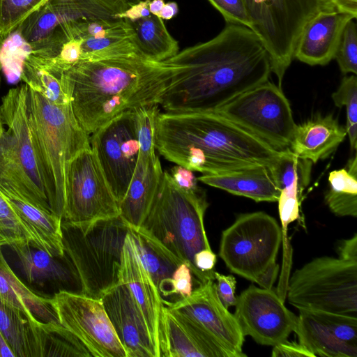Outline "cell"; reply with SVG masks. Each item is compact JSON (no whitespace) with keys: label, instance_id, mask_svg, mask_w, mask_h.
Wrapping results in <instances>:
<instances>
[{"label":"cell","instance_id":"obj_42","mask_svg":"<svg viewBox=\"0 0 357 357\" xmlns=\"http://www.w3.org/2000/svg\"><path fill=\"white\" fill-rule=\"evenodd\" d=\"M224 17L227 23L251 28L243 0H208Z\"/></svg>","mask_w":357,"mask_h":357},{"label":"cell","instance_id":"obj_38","mask_svg":"<svg viewBox=\"0 0 357 357\" xmlns=\"http://www.w3.org/2000/svg\"><path fill=\"white\" fill-rule=\"evenodd\" d=\"M335 106L346 107V130L349 139L351 149L357 146V78L356 75L345 76L342 79L338 89L332 94Z\"/></svg>","mask_w":357,"mask_h":357},{"label":"cell","instance_id":"obj_35","mask_svg":"<svg viewBox=\"0 0 357 357\" xmlns=\"http://www.w3.org/2000/svg\"><path fill=\"white\" fill-rule=\"evenodd\" d=\"M160 357H206L187 329L165 305L160 326Z\"/></svg>","mask_w":357,"mask_h":357},{"label":"cell","instance_id":"obj_29","mask_svg":"<svg viewBox=\"0 0 357 357\" xmlns=\"http://www.w3.org/2000/svg\"><path fill=\"white\" fill-rule=\"evenodd\" d=\"M64 71L51 59L31 53L24 60L20 80L55 105L70 103L63 78Z\"/></svg>","mask_w":357,"mask_h":357},{"label":"cell","instance_id":"obj_15","mask_svg":"<svg viewBox=\"0 0 357 357\" xmlns=\"http://www.w3.org/2000/svg\"><path fill=\"white\" fill-rule=\"evenodd\" d=\"M59 322L93 357H127L100 299L60 291L53 297Z\"/></svg>","mask_w":357,"mask_h":357},{"label":"cell","instance_id":"obj_52","mask_svg":"<svg viewBox=\"0 0 357 357\" xmlns=\"http://www.w3.org/2000/svg\"><path fill=\"white\" fill-rule=\"evenodd\" d=\"M178 12V6L176 2L169 1L165 3L158 17L162 20H171L174 17Z\"/></svg>","mask_w":357,"mask_h":357},{"label":"cell","instance_id":"obj_57","mask_svg":"<svg viewBox=\"0 0 357 357\" xmlns=\"http://www.w3.org/2000/svg\"><path fill=\"white\" fill-rule=\"evenodd\" d=\"M1 64H0V73H1Z\"/></svg>","mask_w":357,"mask_h":357},{"label":"cell","instance_id":"obj_46","mask_svg":"<svg viewBox=\"0 0 357 357\" xmlns=\"http://www.w3.org/2000/svg\"><path fill=\"white\" fill-rule=\"evenodd\" d=\"M169 174L175 183L183 189L195 191L200 188L193 172L185 167L176 165L170 169Z\"/></svg>","mask_w":357,"mask_h":357},{"label":"cell","instance_id":"obj_17","mask_svg":"<svg viewBox=\"0 0 357 357\" xmlns=\"http://www.w3.org/2000/svg\"><path fill=\"white\" fill-rule=\"evenodd\" d=\"M133 3L123 0H47L17 28L35 52L66 23L80 19L114 18Z\"/></svg>","mask_w":357,"mask_h":357},{"label":"cell","instance_id":"obj_50","mask_svg":"<svg viewBox=\"0 0 357 357\" xmlns=\"http://www.w3.org/2000/svg\"><path fill=\"white\" fill-rule=\"evenodd\" d=\"M280 266L276 262L272 264L265 272L258 278L257 282L260 287L267 289H273L274 282L278 275Z\"/></svg>","mask_w":357,"mask_h":357},{"label":"cell","instance_id":"obj_54","mask_svg":"<svg viewBox=\"0 0 357 357\" xmlns=\"http://www.w3.org/2000/svg\"><path fill=\"white\" fill-rule=\"evenodd\" d=\"M165 3L164 0H151L149 5L151 14L158 16Z\"/></svg>","mask_w":357,"mask_h":357},{"label":"cell","instance_id":"obj_21","mask_svg":"<svg viewBox=\"0 0 357 357\" xmlns=\"http://www.w3.org/2000/svg\"><path fill=\"white\" fill-rule=\"evenodd\" d=\"M119 282L130 289L146 324L156 357H160V326L165 305L158 289L143 267L130 231L122 251Z\"/></svg>","mask_w":357,"mask_h":357},{"label":"cell","instance_id":"obj_1","mask_svg":"<svg viewBox=\"0 0 357 357\" xmlns=\"http://www.w3.org/2000/svg\"><path fill=\"white\" fill-rule=\"evenodd\" d=\"M178 65L162 97L164 112H215L268 80L269 54L250 28L227 23L215 37L166 60Z\"/></svg>","mask_w":357,"mask_h":357},{"label":"cell","instance_id":"obj_55","mask_svg":"<svg viewBox=\"0 0 357 357\" xmlns=\"http://www.w3.org/2000/svg\"><path fill=\"white\" fill-rule=\"evenodd\" d=\"M4 130H5V129L3 127V122H2L1 116H0V139H1V137L3 135Z\"/></svg>","mask_w":357,"mask_h":357},{"label":"cell","instance_id":"obj_37","mask_svg":"<svg viewBox=\"0 0 357 357\" xmlns=\"http://www.w3.org/2000/svg\"><path fill=\"white\" fill-rule=\"evenodd\" d=\"M31 53V47L17 28L0 38V64L8 82L20 80L24 61Z\"/></svg>","mask_w":357,"mask_h":357},{"label":"cell","instance_id":"obj_26","mask_svg":"<svg viewBox=\"0 0 357 357\" xmlns=\"http://www.w3.org/2000/svg\"><path fill=\"white\" fill-rule=\"evenodd\" d=\"M197 180L257 202H277L280 192L267 165H256L219 174H203Z\"/></svg>","mask_w":357,"mask_h":357},{"label":"cell","instance_id":"obj_31","mask_svg":"<svg viewBox=\"0 0 357 357\" xmlns=\"http://www.w3.org/2000/svg\"><path fill=\"white\" fill-rule=\"evenodd\" d=\"M38 357H91L88 349L61 324L31 320Z\"/></svg>","mask_w":357,"mask_h":357},{"label":"cell","instance_id":"obj_45","mask_svg":"<svg viewBox=\"0 0 357 357\" xmlns=\"http://www.w3.org/2000/svg\"><path fill=\"white\" fill-rule=\"evenodd\" d=\"M273 357H315L306 347L296 342L287 340L273 346Z\"/></svg>","mask_w":357,"mask_h":357},{"label":"cell","instance_id":"obj_10","mask_svg":"<svg viewBox=\"0 0 357 357\" xmlns=\"http://www.w3.org/2000/svg\"><path fill=\"white\" fill-rule=\"evenodd\" d=\"M164 305L187 329L206 357H244V335L237 321L221 303L214 280L191 294Z\"/></svg>","mask_w":357,"mask_h":357},{"label":"cell","instance_id":"obj_34","mask_svg":"<svg viewBox=\"0 0 357 357\" xmlns=\"http://www.w3.org/2000/svg\"><path fill=\"white\" fill-rule=\"evenodd\" d=\"M31 320L0 299V331L15 357H38Z\"/></svg>","mask_w":357,"mask_h":357},{"label":"cell","instance_id":"obj_4","mask_svg":"<svg viewBox=\"0 0 357 357\" xmlns=\"http://www.w3.org/2000/svg\"><path fill=\"white\" fill-rule=\"evenodd\" d=\"M26 112L50 209L62 219L69 164L78 153L91 147L90 135L77 120L70 103L53 104L29 87Z\"/></svg>","mask_w":357,"mask_h":357},{"label":"cell","instance_id":"obj_32","mask_svg":"<svg viewBox=\"0 0 357 357\" xmlns=\"http://www.w3.org/2000/svg\"><path fill=\"white\" fill-rule=\"evenodd\" d=\"M312 162L295 155L289 149L281 153L269 166L274 181L282 197L301 200L310 180Z\"/></svg>","mask_w":357,"mask_h":357},{"label":"cell","instance_id":"obj_9","mask_svg":"<svg viewBox=\"0 0 357 357\" xmlns=\"http://www.w3.org/2000/svg\"><path fill=\"white\" fill-rule=\"evenodd\" d=\"M251 29L270 57L281 88L284 73L307 22L321 11L337 10L332 0H243Z\"/></svg>","mask_w":357,"mask_h":357},{"label":"cell","instance_id":"obj_24","mask_svg":"<svg viewBox=\"0 0 357 357\" xmlns=\"http://www.w3.org/2000/svg\"><path fill=\"white\" fill-rule=\"evenodd\" d=\"M0 191L38 246L52 256L63 255L61 219L33 205L1 181Z\"/></svg>","mask_w":357,"mask_h":357},{"label":"cell","instance_id":"obj_27","mask_svg":"<svg viewBox=\"0 0 357 357\" xmlns=\"http://www.w3.org/2000/svg\"><path fill=\"white\" fill-rule=\"evenodd\" d=\"M0 245V299L29 319L60 324L52 298L40 296L26 285L6 261Z\"/></svg>","mask_w":357,"mask_h":357},{"label":"cell","instance_id":"obj_14","mask_svg":"<svg viewBox=\"0 0 357 357\" xmlns=\"http://www.w3.org/2000/svg\"><path fill=\"white\" fill-rule=\"evenodd\" d=\"M89 139L119 204L127 192L139 155L136 109L116 116L92 133Z\"/></svg>","mask_w":357,"mask_h":357},{"label":"cell","instance_id":"obj_23","mask_svg":"<svg viewBox=\"0 0 357 357\" xmlns=\"http://www.w3.org/2000/svg\"><path fill=\"white\" fill-rule=\"evenodd\" d=\"M163 170L153 153L139 152L127 192L119 204V215L130 227L139 228L148 213L159 187Z\"/></svg>","mask_w":357,"mask_h":357},{"label":"cell","instance_id":"obj_11","mask_svg":"<svg viewBox=\"0 0 357 357\" xmlns=\"http://www.w3.org/2000/svg\"><path fill=\"white\" fill-rule=\"evenodd\" d=\"M281 243V227L273 217L243 213L222 231L219 256L232 273L256 282L276 262Z\"/></svg>","mask_w":357,"mask_h":357},{"label":"cell","instance_id":"obj_7","mask_svg":"<svg viewBox=\"0 0 357 357\" xmlns=\"http://www.w3.org/2000/svg\"><path fill=\"white\" fill-rule=\"evenodd\" d=\"M27 85L2 98L0 116L6 130L0 139V181L33 205L52 212L33 147L26 112Z\"/></svg>","mask_w":357,"mask_h":357},{"label":"cell","instance_id":"obj_44","mask_svg":"<svg viewBox=\"0 0 357 357\" xmlns=\"http://www.w3.org/2000/svg\"><path fill=\"white\" fill-rule=\"evenodd\" d=\"M216 291L221 303L226 308L235 305L236 296L235 295L236 281L231 275H225L218 272H214Z\"/></svg>","mask_w":357,"mask_h":357},{"label":"cell","instance_id":"obj_16","mask_svg":"<svg viewBox=\"0 0 357 357\" xmlns=\"http://www.w3.org/2000/svg\"><path fill=\"white\" fill-rule=\"evenodd\" d=\"M234 317L244 336L258 344L275 346L286 340L297 325L291 312L271 289L251 284L236 297Z\"/></svg>","mask_w":357,"mask_h":357},{"label":"cell","instance_id":"obj_47","mask_svg":"<svg viewBox=\"0 0 357 357\" xmlns=\"http://www.w3.org/2000/svg\"><path fill=\"white\" fill-rule=\"evenodd\" d=\"M151 0H142L129 6L126 10L115 15V19H126L135 22L151 15L149 5Z\"/></svg>","mask_w":357,"mask_h":357},{"label":"cell","instance_id":"obj_18","mask_svg":"<svg viewBox=\"0 0 357 357\" xmlns=\"http://www.w3.org/2000/svg\"><path fill=\"white\" fill-rule=\"evenodd\" d=\"M294 332L314 356L357 357V317L299 310Z\"/></svg>","mask_w":357,"mask_h":357},{"label":"cell","instance_id":"obj_49","mask_svg":"<svg viewBox=\"0 0 357 357\" xmlns=\"http://www.w3.org/2000/svg\"><path fill=\"white\" fill-rule=\"evenodd\" d=\"M337 252L340 258L357 262V234L342 241L337 246Z\"/></svg>","mask_w":357,"mask_h":357},{"label":"cell","instance_id":"obj_5","mask_svg":"<svg viewBox=\"0 0 357 357\" xmlns=\"http://www.w3.org/2000/svg\"><path fill=\"white\" fill-rule=\"evenodd\" d=\"M208 206L205 192L179 187L169 172H164L142 225L165 248L186 263L198 284L214 280V275L199 271L194 265L195 255L211 246L204 218Z\"/></svg>","mask_w":357,"mask_h":357},{"label":"cell","instance_id":"obj_48","mask_svg":"<svg viewBox=\"0 0 357 357\" xmlns=\"http://www.w3.org/2000/svg\"><path fill=\"white\" fill-rule=\"evenodd\" d=\"M217 257L210 250H202L197 252L193 258L194 265L199 271L214 275V267L216 264Z\"/></svg>","mask_w":357,"mask_h":357},{"label":"cell","instance_id":"obj_43","mask_svg":"<svg viewBox=\"0 0 357 357\" xmlns=\"http://www.w3.org/2000/svg\"><path fill=\"white\" fill-rule=\"evenodd\" d=\"M192 276L191 270L186 263L183 262L179 264L172 277L171 296L179 295L180 298L189 296L193 290Z\"/></svg>","mask_w":357,"mask_h":357},{"label":"cell","instance_id":"obj_41","mask_svg":"<svg viewBox=\"0 0 357 357\" xmlns=\"http://www.w3.org/2000/svg\"><path fill=\"white\" fill-rule=\"evenodd\" d=\"M334 59L343 74L357 73V29L354 19L349 20L342 33Z\"/></svg>","mask_w":357,"mask_h":357},{"label":"cell","instance_id":"obj_2","mask_svg":"<svg viewBox=\"0 0 357 357\" xmlns=\"http://www.w3.org/2000/svg\"><path fill=\"white\" fill-rule=\"evenodd\" d=\"M178 65L139 56L80 61L63 75L74 114L91 135L128 111L160 105Z\"/></svg>","mask_w":357,"mask_h":357},{"label":"cell","instance_id":"obj_28","mask_svg":"<svg viewBox=\"0 0 357 357\" xmlns=\"http://www.w3.org/2000/svg\"><path fill=\"white\" fill-rule=\"evenodd\" d=\"M130 234L139 259L162 298L170 296L173 273L183 261L143 228L130 227Z\"/></svg>","mask_w":357,"mask_h":357},{"label":"cell","instance_id":"obj_12","mask_svg":"<svg viewBox=\"0 0 357 357\" xmlns=\"http://www.w3.org/2000/svg\"><path fill=\"white\" fill-rule=\"evenodd\" d=\"M215 112L278 150L289 148L296 126L290 104L281 88L268 80Z\"/></svg>","mask_w":357,"mask_h":357},{"label":"cell","instance_id":"obj_33","mask_svg":"<svg viewBox=\"0 0 357 357\" xmlns=\"http://www.w3.org/2000/svg\"><path fill=\"white\" fill-rule=\"evenodd\" d=\"M329 188L324 200L331 212L340 216H357V158L347 168L333 170L328 176Z\"/></svg>","mask_w":357,"mask_h":357},{"label":"cell","instance_id":"obj_25","mask_svg":"<svg viewBox=\"0 0 357 357\" xmlns=\"http://www.w3.org/2000/svg\"><path fill=\"white\" fill-rule=\"evenodd\" d=\"M347 135L332 114H317L296 125L289 149L300 158L316 163L328 157Z\"/></svg>","mask_w":357,"mask_h":357},{"label":"cell","instance_id":"obj_13","mask_svg":"<svg viewBox=\"0 0 357 357\" xmlns=\"http://www.w3.org/2000/svg\"><path fill=\"white\" fill-rule=\"evenodd\" d=\"M119 215V203L91 147L78 153L67 173L61 221L79 224Z\"/></svg>","mask_w":357,"mask_h":357},{"label":"cell","instance_id":"obj_20","mask_svg":"<svg viewBox=\"0 0 357 357\" xmlns=\"http://www.w3.org/2000/svg\"><path fill=\"white\" fill-rule=\"evenodd\" d=\"M100 300L127 357H156L146 324L128 287L119 282Z\"/></svg>","mask_w":357,"mask_h":357},{"label":"cell","instance_id":"obj_56","mask_svg":"<svg viewBox=\"0 0 357 357\" xmlns=\"http://www.w3.org/2000/svg\"><path fill=\"white\" fill-rule=\"evenodd\" d=\"M123 1L136 3V2H138V1H142V0H123Z\"/></svg>","mask_w":357,"mask_h":357},{"label":"cell","instance_id":"obj_30","mask_svg":"<svg viewBox=\"0 0 357 357\" xmlns=\"http://www.w3.org/2000/svg\"><path fill=\"white\" fill-rule=\"evenodd\" d=\"M139 55L153 61H165L179 52L178 41L168 31L163 20L151 14L130 22Z\"/></svg>","mask_w":357,"mask_h":357},{"label":"cell","instance_id":"obj_19","mask_svg":"<svg viewBox=\"0 0 357 357\" xmlns=\"http://www.w3.org/2000/svg\"><path fill=\"white\" fill-rule=\"evenodd\" d=\"M10 248L17 256L28 287L37 294L47 298L60 291L82 294L78 275L65 253L52 256L32 243Z\"/></svg>","mask_w":357,"mask_h":357},{"label":"cell","instance_id":"obj_36","mask_svg":"<svg viewBox=\"0 0 357 357\" xmlns=\"http://www.w3.org/2000/svg\"><path fill=\"white\" fill-rule=\"evenodd\" d=\"M135 56L139 55L134 31L102 38H82L80 61H98Z\"/></svg>","mask_w":357,"mask_h":357},{"label":"cell","instance_id":"obj_8","mask_svg":"<svg viewBox=\"0 0 357 357\" xmlns=\"http://www.w3.org/2000/svg\"><path fill=\"white\" fill-rule=\"evenodd\" d=\"M286 297L298 310L357 317V262L317 257L289 277Z\"/></svg>","mask_w":357,"mask_h":357},{"label":"cell","instance_id":"obj_22","mask_svg":"<svg viewBox=\"0 0 357 357\" xmlns=\"http://www.w3.org/2000/svg\"><path fill=\"white\" fill-rule=\"evenodd\" d=\"M356 19L337 10L321 11L311 19L298 40L294 58L310 66H324L334 59L347 22Z\"/></svg>","mask_w":357,"mask_h":357},{"label":"cell","instance_id":"obj_51","mask_svg":"<svg viewBox=\"0 0 357 357\" xmlns=\"http://www.w3.org/2000/svg\"><path fill=\"white\" fill-rule=\"evenodd\" d=\"M338 11L344 12L357 17V0H332Z\"/></svg>","mask_w":357,"mask_h":357},{"label":"cell","instance_id":"obj_6","mask_svg":"<svg viewBox=\"0 0 357 357\" xmlns=\"http://www.w3.org/2000/svg\"><path fill=\"white\" fill-rule=\"evenodd\" d=\"M130 229L120 215L79 224L61 221L64 253L78 275L82 294L100 299L119 282Z\"/></svg>","mask_w":357,"mask_h":357},{"label":"cell","instance_id":"obj_53","mask_svg":"<svg viewBox=\"0 0 357 357\" xmlns=\"http://www.w3.org/2000/svg\"><path fill=\"white\" fill-rule=\"evenodd\" d=\"M0 357H15V355L7 342L6 338L0 331Z\"/></svg>","mask_w":357,"mask_h":357},{"label":"cell","instance_id":"obj_40","mask_svg":"<svg viewBox=\"0 0 357 357\" xmlns=\"http://www.w3.org/2000/svg\"><path fill=\"white\" fill-rule=\"evenodd\" d=\"M47 0H0V38L15 29Z\"/></svg>","mask_w":357,"mask_h":357},{"label":"cell","instance_id":"obj_3","mask_svg":"<svg viewBox=\"0 0 357 357\" xmlns=\"http://www.w3.org/2000/svg\"><path fill=\"white\" fill-rule=\"evenodd\" d=\"M155 148L167 160L203 174L269 166L282 151L216 112H159Z\"/></svg>","mask_w":357,"mask_h":357},{"label":"cell","instance_id":"obj_39","mask_svg":"<svg viewBox=\"0 0 357 357\" xmlns=\"http://www.w3.org/2000/svg\"><path fill=\"white\" fill-rule=\"evenodd\" d=\"M29 243L38 246L0 191V245L12 247Z\"/></svg>","mask_w":357,"mask_h":357}]
</instances>
